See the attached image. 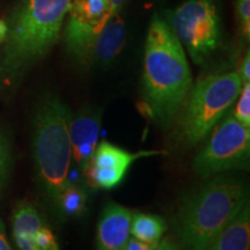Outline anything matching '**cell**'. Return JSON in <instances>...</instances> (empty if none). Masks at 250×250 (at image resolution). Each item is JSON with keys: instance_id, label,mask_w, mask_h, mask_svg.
<instances>
[{"instance_id": "ac0fdd59", "label": "cell", "mask_w": 250, "mask_h": 250, "mask_svg": "<svg viewBox=\"0 0 250 250\" xmlns=\"http://www.w3.org/2000/svg\"><path fill=\"white\" fill-rule=\"evenodd\" d=\"M236 19L240 36L248 42L250 37V0H236Z\"/></svg>"}, {"instance_id": "cb8c5ba5", "label": "cell", "mask_w": 250, "mask_h": 250, "mask_svg": "<svg viewBox=\"0 0 250 250\" xmlns=\"http://www.w3.org/2000/svg\"><path fill=\"white\" fill-rule=\"evenodd\" d=\"M0 250H11L7 239H6L5 227H4V224H2L1 219H0Z\"/></svg>"}, {"instance_id": "9c48e42d", "label": "cell", "mask_w": 250, "mask_h": 250, "mask_svg": "<svg viewBox=\"0 0 250 250\" xmlns=\"http://www.w3.org/2000/svg\"><path fill=\"white\" fill-rule=\"evenodd\" d=\"M165 151H140L131 153L108 142L96 146L90 159L83 166V177L93 189L110 190L124 179L130 166L140 158L164 154Z\"/></svg>"}, {"instance_id": "484cf974", "label": "cell", "mask_w": 250, "mask_h": 250, "mask_svg": "<svg viewBox=\"0 0 250 250\" xmlns=\"http://www.w3.org/2000/svg\"><path fill=\"white\" fill-rule=\"evenodd\" d=\"M7 31H8L7 23H6L5 21L0 20V42L5 41L6 36H7Z\"/></svg>"}, {"instance_id": "3957f363", "label": "cell", "mask_w": 250, "mask_h": 250, "mask_svg": "<svg viewBox=\"0 0 250 250\" xmlns=\"http://www.w3.org/2000/svg\"><path fill=\"white\" fill-rule=\"evenodd\" d=\"M248 202L247 187L235 177H217L189 193L177 213L182 246L187 250H208Z\"/></svg>"}, {"instance_id": "7a4b0ae2", "label": "cell", "mask_w": 250, "mask_h": 250, "mask_svg": "<svg viewBox=\"0 0 250 250\" xmlns=\"http://www.w3.org/2000/svg\"><path fill=\"white\" fill-rule=\"evenodd\" d=\"M72 0H22L11 17L0 74L14 80L56 44Z\"/></svg>"}, {"instance_id": "e0dca14e", "label": "cell", "mask_w": 250, "mask_h": 250, "mask_svg": "<svg viewBox=\"0 0 250 250\" xmlns=\"http://www.w3.org/2000/svg\"><path fill=\"white\" fill-rule=\"evenodd\" d=\"M233 116L245 126H250V83L242 85Z\"/></svg>"}, {"instance_id": "8fae6325", "label": "cell", "mask_w": 250, "mask_h": 250, "mask_svg": "<svg viewBox=\"0 0 250 250\" xmlns=\"http://www.w3.org/2000/svg\"><path fill=\"white\" fill-rule=\"evenodd\" d=\"M132 212L110 203L100 215L98 224L99 250H122L130 239Z\"/></svg>"}, {"instance_id": "4316f807", "label": "cell", "mask_w": 250, "mask_h": 250, "mask_svg": "<svg viewBox=\"0 0 250 250\" xmlns=\"http://www.w3.org/2000/svg\"><path fill=\"white\" fill-rule=\"evenodd\" d=\"M208 250H212V249H211V248H208Z\"/></svg>"}, {"instance_id": "8992f818", "label": "cell", "mask_w": 250, "mask_h": 250, "mask_svg": "<svg viewBox=\"0 0 250 250\" xmlns=\"http://www.w3.org/2000/svg\"><path fill=\"white\" fill-rule=\"evenodd\" d=\"M168 26L196 64H203L221 43L214 0H186L168 15Z\"/></svg>"}, {"instance_id": "6da1fadb", "label": "cell", "mask_w": 250, "mask_h": 250, "mask_svg": "<svg viewBox=\"0 0 250 250\" xmlns=\"http://www.w3.org/2000/svg\"><path fill=\"white\" fill-rule=\"evenodd\" d=\"M192 88L186 52L165 20L154 15L147 33L140 107L153 123L167 127L179 118Z\"/></svg>"}, {"instance_id": "4fadbf2b", "label": "cell", "mask_w": 250, "mask_h": 250, "mask_svg": "<svg viewBox=\"0 0 250 250\" xmlns=\"http://www.w3.org/2000/svg\"><path fill=\"white\" fill-rule=\"evenodd\" d=\"M210 248L212 250H249L250 208L249 202L239 214L221 230Z\"/></svg>"}, {"instance_id": "d6986e66", "label": "cell", "mask_w": 250, "mask_h": 250, "mask_svg": "<svg viewBox=\"0 0 250 250\" xmlns=\"http://www.w3.org/2000/svg\"><path fill=\"white\" fill-rule=\"evenodd\" d=\"M36 250H59L58 243L56 241L54 233L48 227L42 226L35 236Z\"/></svg>"}, {"instance_id": "603a6c76", "label": "cell", "mask_w": 250, "mask_h": 250, "mask_svg": "<svg viewBox=\"0 0 250 250\" xmlns=\"http://www.w3.org/2000/svg\"><path fill=\"white\" fill-rule=\"evenodd\" d=\"M155 250H182L181 249V247L177 245L176 242L173 241V240L170 239V237H166L160 242L158 243V246H156Z\"/></svg>"}, {"instance_id": "30bf717a", "label": "cell", "mask_w": 250, "mask_h": 250, "mask_svg": "<svg viewBox=\"0 0 250 250\" xmlns=\"http://www.w3.org/2000/svg\"><path fill=\"white\" fill-rule=\"evenodd\" d=\"M100 129H101V111L88 110L72 115L68 134H70L72 159L83 168L89 160L98 146Z\"/></svg>"}, {"instance_id": "ba28073f", "label": "cell", "mask_w": 250, "mask_h": 250, "mask_svg": "<svg viewBox=\"0 0 250 250\" xmlns=\"http://www.w3.org/2000/svg\"><path fill=\"white\" fill-rule=\"evenodd\" d=\"M112 14L107 0H72L65 27L67 51L83 64L89 62L94 41Z\"/></svg>"}, {"instance_id": "d4e9b609", "label": "cell", "mask_w": 250, "mask_h": 250, "mask_svg": "<svg viewBox=\"0 0 250 250\" xmlns=\"http://www.w3.org/2000/svg\"><path fill=\"white\" fill-rule=\"evenodd\" d=\"M109 2V5H110L111 7V11L112 13L116 14V13H120V11L123 7L124 2L126 1V0H107Z\"/></svg>"}, {"instance_id": "44dd1931", "label": "cell", "mask_w": 250, "mask_h": 250, "mask_svg": "<svg viewBox=\"0 0 250 250\" xmlns=\"http://www.w3.org/2000/svg\"><path fill=\"white\" fill-rule=\"evenodd\" d=\"M156 246L158 245H149V243L139 241L134 237H130L123 250H155Z\"/></svg>"}, {"instance_id": "52a82bcc", "label": "cell", "mask_w": 250, "mask_h": 250, "mask_svg": "<svg viewBox=\"0 0 250 250\" xmlns=\"http://www.w3.org/2000/svg\"><path fill=\"white\" fill-rule=\"evenodd\" d=\"M250 130L233 115L225 118L195 156L192 168L202 177H211L233 168H249Z\"/></svg>"}, {"instance_id": "5b68a950", "label": "cell", "mask_w": 250, "mask_h": 250, "mask_svg": "<svg viewBox=\"0 0 250 250\" xmlns=\"http://www.w3.org/2000/svg\"><path fill=\"white\" fill-rule=\"evenodd\" d=\"M241 88L237 72L210 74L197 81L177 118L180 139L188 146L201 143L236 101Z\"/></svg>"}, {"instance_id": "5bb4252c", "label": "cell", "mask_w": 250, "mask_h": 250, "mask_svg": "<svg viewBox=\"0 0 250 250\" xmlns=\"http://www.w3.org/2000/svg\"><path fill=\"white\" fill-rule=\"evenodd\" d=\"M39 211L29 203L22 202L13 214V234L20 250H36L35 236L42 227Z\"/></svg>"}, {"instance_id": "ffe728a7", "label": "cell", "mask_w": 250, "mask_h": 250, "mask_svg": "<svg viewBox=\"0 0 250 250\" xmlns=\"http://www.w3.org/2000/svg\"><path fill=\"white\" fill-rule=\"evenodd\" d=\"M9 166V149L8 143L5 136L0 131V188L5 182L6 176H7Z\"/></svg>"}, {"instance_id": "9a60e30c", "label": "cell", "mask_w": 250, "mask_h": 250, "mask_svg": "<svg viewBox=\"0 0 250 250\" xmlns=\"http://www.w3.org/2000/svg\"><path fill=\"white\" fill-rule=\"evenodd\" d=\"M165 220L158 215L147 213H132L130 235L139 241L158 245L166 232Z\"/></svg>"}, {"instance_id": "83f0119b", "label": "cell", "mask_w": 250, "mask_h": 250, "mask_svg": "<svg viewBox=\"0 0 250 250\" xmlns=\"http://www.w3.org/2000/svg\"><path fill=\"white\" fill-rule=\"evenodd\" d=\"M122 250H123V249H122Z\"/></svg>"}, {"instance_id": "7402d4cb", "label": "cell", "mask_w": 250, "mask_h": 250, "mask_svg": "<svg viewBox=\"0 0 250 250\" xmlns=\"http://www.w3.org/2000/svg\"><path fill=\"white\" fill-rule=\"evenodd\" d=\"M240 76V79H241L242 85L245 83H249L250 80V55H249V50L247 51V54L243 58L241 67H240V71L237 72Z\"/></svg>"}, {"instance_id": "7c38bea8", "label": "cell", "mask_w": 250, "mask_h": 250, "mask_svg": "<svg viewBox=\"0 0 250 250\" xmlns=\"http://www.w3.org/2000/svg\"><path fill=\"white\" fill-rule=\"evenodd\" d=\"M126 42V28L120 13L112 14L94 41L89 62L108 65L121 54Z\"/></svg>"}, {"instance_id": "277c9868", "label": "cell", "mask_w": 250, "mask_h": 250, "mask_svg": "<svg viewBox=\"0 0 250 250\" xmlns=\"http://www.w3.org/2000/svg\"><path fill=\"white\" fill-rule=\"evenodd\" d=\"M72 112L56 96L41 103L34 121V156L46 198L57 210L61 193L68 182L72 149L68 125Z\"/></svg>"}, {"instance_id": "2e32d148", "label": "cell", "mask_w": 250, "mask_h": 250, "mask_svg": "<svg viewBox=\"0 0 250 250\" xmlns=\"http://www.w3.org/2000/svg\"><path fill=\"white\" fill-rule=\"evenodd\" d=\"M87 195L80 187L68 183L58 198L57 210L62 217H78L86 208Z\"/></svg>"}]
</instances>
